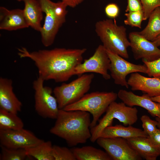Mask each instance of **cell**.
I'll list each match as a JSON object with an SVG mask.
<instances>
[{
  "instance_id": "cell-28",
  "label": "cell",
  "mask_w": 160,
  "mask_h": 160,
  "mask_svg": "<svg viewBox=\"0 0 160 160\" xmlns=\"http://www.w3.org/2000/svg\"><path fill=\"white\" fill-rule=\"evenodd\" d=\"M140 119L143 130L148 136L152 135L157 129L158 122L157 121L151 119L146 115L142 116Z\"/></svg>"
},
{
  "instance_id": "cell-32",
  "label": "cell",
  "mask_w": 160,
  "mask_h": 160,
  "mask_svg": "<svg viewBox=\"0 0 160 160\" xmlns=\"http://www.w3.org/2000/svg\"><path fill=\"white\" fill-rule=\"evenodd\" d=\"M127 1L126 12L143 10L142 5L140 0H127Z\"/></svg>"
},
{
  "instance_id": "cell-7",
  "label": "cell",
  "mask_w": 160,
  "mask_h": 160,
  "mask_svg": "<svg viewBox=\"0 0 160 160\" xmlns=\"http://www.w3.org/2000/svg\"><path fill=\"white\" fill-rule=\"evenodd\" d=\"M44 81L39 76L33 82L35 110L38 114L43 118L56 119L59 110L57 101L52 95V88L44 86Z\"/></svg>"
},
{
  "instance_id": "cell-19",
  "label": "cell",
  "mask_w": 160,
  "mask_h": 160,
  "mask_svg": "<svg viewBox=\"0 0 160 160\" xmlns=\"http://www.w3.org/2000/svg\"><path fill=\"white\" fill-rule=\"evenodd\" d=\"M24 4L23 9L24 16L29 26L40 32L43 18L42 9L38 0H21Z\"/></svg>"
},
{
  "instance_id": "cell-5",
  "label": "cell",
  "mask_w": 160,
  "mask_h": 160,
  "mask_svg": "<svg viewBox=\"0 0 160 160\" xmlns=\"http://www.w3.org/2000/svg\"><path fill=\"white\" fill-rule=\"evenodd\" d=\"M138 112L136 108L127 106L123 102H112L107 108L105 115L98 120V123L90 128L91 141L92 143L96 142L103 130L112 125L114 119H118L125 126L134 124L138 119Z\"/></svg>"
},
{
  "instance_id": "cell-16",
  "label": "cell",
  "mask_w": 160,
  "mask_h": 160,
  "mask_svg": "<svg viewBox=\"0 0 160 160\" xmlns=\"http://www.w3.org/2000/svg\"><path fill=\"white\" fill-rule=\"evenodd\" d=\"M28 27L23 9H16L9 10L4 7H0L1 30L12 31Z\"/></svg>"
},
{
  "instance_id": "cell-35",
  "label": "cell",
  "mask_w": 160,
  "mask_h": 160,
  "mask_svg": "<svg viewBox=\"0 0 160 160\" xmlns=\"http://www.w3.org/2000/svg\"><path fill=\"white\" fill-rule=\"evenodd\" d=\"M152 41L157 47H158L160 46V35Z\"/></svg>"
},
{
  "instance_id": "cell-22",
  "label": "cell",
  "mask_w": 160,
  "mask_h": 160,
  "mask_svg": "<svg viewBox=\"0 0 160 160\" xmlns=\"http://www.w3.org/2000/svg\"><path fill=\"white\" fill-rule=\"evenodd\" d=\"M147 25L139 33L147 39L153 41L160 35V7L156 8L148 18Z\"/></svg>"
},
{
  "instance_id": "cell-21",
  "label": "cell",
  "mask_w": 160,
  "mask_h": 160,
  "mask_svg": "<svg viewBox=\"0 0 160 160\" xmlns=\"http://www.w3.org/2000/svg\"><path fill=\"white\" fill-rule=\"evenodd\" d=\"M77 160H112L105 151L90 146L71 149Z\"/></svg>"
},
{
  "instance_id": "cell-6",
  "label": "cell",
  "mask_w": 160,
  "mask_h": 160,
  "mask_svg": "<svg viewBox=\"0 0 160 160\" xmlns=\"http://www.w3.org/2000/svg\"><path fill=\"white\" fill-rule=\"evenodd\" d=\"M94 77L92 73L84 74L69 83H63L55 87L53 93L59 109H63L76 102L86 94L89 90Z\"/></svg>"
},
{
  "instance_id": "cell-26",
  "label": "cell",
  "mask_w": 160,
  "mask_h": 160,
  "mask_svg": "<svg viewBox=\"0 0 160 160\" xmlns=\"http://www.w3.org/2000/svg\"><path fill=\"white\" fill-rule=\"evenodd\" d=\"M52 153L54 160H76L71 149L66 147L53 145Z\"/></svg>"
},
{
  "instance_id": "cell-24",
  "label": "cell",
  "mask_w": 160,
  "mask_h": 160,
  "mask_svg": "<svg viewBox=\"0 0 160 160\" xmlns=\"http://www.w3.org/2000/svg\"><path fill=\"white\" fill-rule=\"evenodd\" d=\"M0 108V129L17 130L23 127V123L17 115Z\"/></svg>"
},
{
  "instance_id": "cell-34",
  "label": "cell",
  "mask_w": 160,
  "mask_h": 160,
  "mask_svg": "<svg viewBox=\"0 0 160 160\" xmlns=\"http://www.w3.org/2000/svg\"><path fill=\"white\" fill-rule=\"evenodd\" d=\"M66 4L68 7L74 8L81 4L84 0H60Z\"/></svg>"
},
{
  "instance_id": "cell-1",
  "label": "cell",
  "mask_w": 160,
  "mask_h": 160,
  "mask_svg": "<svg viewBox=\"0 0 160 160\" xmlns=\"http://www.w3.org/2000/svg\"><path fill=\"white\" fill-rule=\"evenodd\" d=\"M18 50L20 58H28L34 62L39 76L44 81L52 80L59 83L75 75V69L82 62L87 49L55 48L30 52L22 47Z\"/></svg>"
},
{
  "instance_id": "cell-37",
  "label": "cell",
  "mask_w": 160,
  "mask_h": 160,
  "mask_svg": "<svg viewBox=\"0 0 160 160\" xmlns=\"http://www.w3.org/2000/svg\"><path fill=\"white\" fill-rule=\"evenodd\" d=\"M156 120L158 122L157 127L160 128V118L158 117H156Z\"/></svg>"
},
{
  "instance_id": "cell-30",
  "label": "cell",
  "mask_w": 160,
  "mask_h": 160,
  "mask_svg": "<svg viewBox=\"0 0 160 160\" xmlns=\"http://www.w3.org/2000/svg\"><path fill=\"white\" fill-rule=\"evenodd\" d=\"M144 14V20L148 19L151 12L157 7H160V0H140Z\"/></svg>"
},
{
  "instance_id": "cell-17",
  "label": "cell",
  "mask_w": 160,
  "mask_h": 160,
  "mask_svg": "<svg viewBox=\"0 0 160 160\" xmlns=\"http://www.w3.org/2000/svg\"><path fill=\"white\" fill-rule=\"evenodd\" d=\"M12 83L11 79L0 78V108L17 114L22 105L13 92Z\"/></svg>"
},
{
  "instance_id": "cell-14",
  "label": "cell",
  "mask_w": 160,
  "mask_h": 160,
  "mask_svg": "<svg viewBox=\"0 0 160 160\" xmlns=\"http://www.w3.org/2000/svg\"><path fill=\"white\" fill-rule=\"evenodd\" d=\"M118 97L126 105L133 107L139 106L146 110L152 116L160 118V102L152 100L146 94L139 96L131 91L120 89Z\"/></svg>"
},
{
  "instance_id": "cell-20",
  "label": "cell",
  "mask_w": 160,
  "mask_h": 160,
  "mask_svg": "<svg viewBox=\"0 0 160 160\" xmlns=\"http://www.w3.org/2000/svg\"><path fill=\"white\" fill-rule=\"evenodd\" d=\"M148 136L143 130L132 126L126 127L121 125H116L105 128L101 132L100 137H121L126 139L137 137H148Z\"/></svg>"
},
{
  "instance_id": "cell-18",
  "label": "cell",
  "mask_w": 160,
  "mask_h": 160,
  "mask_svg": "<svg viewBox=\"0 0 160 160\" xmlns=\"http://www.w3.org/2000/svg\"><path fill=\"white\" fill-rule=\"evenodd\" d=\"M126 139L131 147L146 160H156L160 156V148L153 145L147 137H137Z\"/></svg>"
},
{
  "instance_id": "cell-3",
  "label": "cell",
  "mask_w": 160,
  "mask_h": 160,
  "mask_svg": "<svg viewBox=\"0 0 160 160\" xmlns=\"http://www.w3.org/2000/svg\"><path fill=\"white\" fill-rule=\"evenodd\" d=\"M95 31L106 49L123 58H129L127 48L130 43L124 26L118 25L115 19H106L96 23Z\"/></svg>"
},
{
  "instance_id": "cell-2",
  "label": "cell",
  "mask_w": 160,
  "mask_h": 160,
  "mask_svg": "<svg viewBox=\"0 0 160 160\" xmlns=\"http://www.w3.org/2000/svg\"><path fill=\"white\" fill-rule=\"evenodd\" d=\"M90 113L80 110L59 109L51 134L64 140L68 145L74 147L86 143L91 136Z\"/></svg>"
},
{
  "instance_id": "cell-13",
  "label": "cell",
  "mask_w": 160,
  "mask_h": 160,
  "mask_svg": "<svg viewBox=\"0 0 160 160\" xmlns=\"http://www.w3.org/2000/svg\"><path fill=\"white\" fill-rule=\"evenodd\" d=\"M129 39L135 59H141L151 62L160 57V49L152 41L147 39L138 32H130Z\"/></svg>"
},
{
  "instance_id": "cell-8",
  "label": "cell",
  "mask_w": 160,
  "mask_h": 160,
  "mask_svg": "<svg viewBox=\"0 0 160 160\" xmlns=\"http://www.w3.org/2000/svg\"><path fill=\"white\" fill-rule=\"evenodd\" d=\"M106 51L110 60V75L116 84L128 89L129 86L126 79L128 75L135 72L146 74L147 68L145 65L131 63L118 55L108 50Z\"/></svg>"
},
{
  "instance_id": "cell-4",
  "label": "cell",
  "mask_w": 160,
  "mask_h": 160,
  "mask_svg": "<svg viewBox=\"0 0 160 160\" xmlns=\"http://www.w3.org/2000/svg\"><path fill=\"white\" fill-rule=\"evenodd\" d=\"M117 97V94L113 92H94L85 94L79 100L63 109L66 111L80 110L90 113L93 117L90 129L96 125L100 116Z\"/></svg>"
},
{
  "instance_id": "cell-29",
  "label": "cell",
  "mask_w": 160,
  "mask_h": 160,
  "mask_svg": "<svg viewBox=\"0 0 160 160\" xmlns=\"http://www.w3.org/2000/svg\"><path fill=\"white\" fill-rule=\"evenodd\" d=\"M142 61L147 67L146 74L149 76L160 79V57L152 61L144 60Z\"/></svg>"
},
{
  "instance_id": "cell-10",
  "label": "cell",
  "mask_w": 160,
  "mask_h": 160,
  "mask_svg": "<svg viewBox=\"0 0 160 160\" xmlns=\"http://www.w3.org/2000/svg\"><path fill=\"white\" fill-rule=\"evenodd\" d=\"M110 60L106 49L103 45H99L93 54L76 68L75 75L81 76L86 73H94L100 74L105 80L110 79L108 72Z\"/></svg>"
},
{
  "instance_id": "cell-15",
  "label": "cell",
  "mask_w": 160,
  "mask_h": 160,
  "mask_svg": "<svg viewBox=\"0 0 160 160\" xmlns=\"http://www.w3.org/2000/svg\"><path fill=\"white\" fill-rule=\"evenodd\" d=\"M127 81L132 91H141L150 97L160 95L159 78L147 77L135 72L131 74Z\"/></svg>"
},
{
  "instance_id": "cell-12",
  "label": "cell",
  "mask_w": 160,
  "mask_h": 160,
  "mask_svg": "<svg viewBox=\"0 0 160 160\" xmlns=\"http://www.w3.org/2000/svg\"><path fill=\"white\" fill-rule=\"evenodd\" d=\"M45 14L44 25L40 31L43 45L49 47L54 43L60 28L63 25L57 18L54 9V3L51 0H38Z\"/></svg>"
},
{
  "instance_id": "cell-11",
  "label": "cell",
  "mask_w": 160,
  "mask_h": 160,
  "mask_svg": "<svg viewBox=\"0 0 160 160\" xmlns=\"http://www.w3.org/2000/svg\"><path fill=\"white\" fill-rule=\"evenodd\" d=\"M44 141L31 131L23 128L17 130L0 129V145L7 148L25 149L35 146Z\"/></svg>"
},
{
  "instance_id": "cell-38",
  "label": "cell",
  "mask_w": 160,
  "mask_h": 160,
  "mask_svg": "<svg viewBox=\"0 0 160 160\" xmlns=\"http://www.w3.org/2000/svg\"><path fill=\"white\" fill-rule=\"evenodd\" d=\"M16 0L17 1H19V2L21 1V0Z\"/></svg>"
},
{
  "instance_id": "cell-36",
  "label": "cell",
  "mask_w": 160,
  "mask_h": 160,
  "mask_svg": "<svg viewBox=\"0 0 160 160\" xmlns=\"http://www.w3.org/2000/svg\"><path fill=\"white\" fill-rule=\"evenodd\" d=\"M151 98V99L154 101L160 102V95Z\"/></svg>"
},
{
  "instance_id": "cell-9",
  "label": "cell",
  "mask_w": 160,
  "mask_h": 160,
  "mask_svg": "<svg viewBox=\"0 0 160 160\" xmlns=\"http://www.w3.org/2000/svg\"><path fill=\"white\" fill-rule=\"evenodd\" d=\"M113 160H141L142 158L130 145L126 139L121 137H99L96 141Z\"/></svg>"
},
{
  "instance_id": "cell-31",
  "label": "cell",
  "mask_w": 160,
  "mask_h": 160,
  "mask_svg": "<svg viewBox=\"0 0 160 160\" xmlns=\"http://www.w3.org/2000/svg\"><path fill=\"white\" fill-rule=\"evenodd\" d=\"M119 8L117 4L110 3L108 4L105 8V12L109 18L114 19L119 15Z\"/></svg>"
},
{
  "instance_id": "cell-25",
  "label": "cell",
  "mask_w": 160,
  "mask_h": 160,
  "mask_svg": "<svg viewBox=\"0 0 160 160\" xmlns=\"http://www.w3.org/2000/svg\"><path fill=\"white\" fill-rule=\"evenodd\" d=\"M0 160H24L29 157L24 148H9L0 145Z\"/></svg>"
},
{
  "instance_id": "cell-33",
  "label": "cell",
  "mask_w": 160,
  "mask_h": 160,
  "mask_svg": "<svg viewBox=\"0 0 160 160\" xmlns=\"http://www.w3.org/2000/svg\"><path fill=\"white\" fill-rule=\"evenodd\" d=\"M147 137L153 145L160 148V128H158L153 134Z\"/></svg>"
},
{
  "instance_id": "cell-23",
  "label": "cell",
  "mask_w": 160,
  "mask_h": 160,
  "mask_svg": "<svg viewBox=\"0 0 160 160\" xmlns=\"http://www.w3.org/2000/svg\"><path fill=\"white\" fill-rule=\"evenodd\" d=\"M52 146L51 141H44L35 146L25 149L29 156L38 160H54L52 153Z\"/></svg>"
},
{
  "instance_id": "cell-39",
  "label": "cell",
  "mask_w": 160,
  "mask_h": 160,
  "mask_svg": "<svg viewBox=\"0 0 160 160\" xmlns=\"http://www.w3.org/2000/svg\"></svg>"
},
{
  "instance_id": "cell-27",
  "label": "cell",
  "mask_w": 160,
  "mask_h": 160,
  "mask_svg": "<svg viewBox=\"0 0 160 160\" xmlns=\"http://www.w3.org/2000/svg\"><path fill=\"white\" fill-rule=\"evenodd\" d=\"M126 19L124 23L132 27L141 28V24L144 20V14L143 10L127 12L125 13Z\"/></svg>"
}]
</instances>
